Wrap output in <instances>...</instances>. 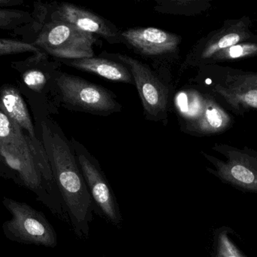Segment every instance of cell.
I'll use <instances>...</instances> for the list:
<instances>
[{
    "label": "cell",
    "mask_w": 257,
    "mask_h": 257,
    "mask_svg": "<svg viewBox=\"0 0 257 257\" xmlns=\"http://www.w3.org/2000/svg\"><path fill=\"white\" fill-rule=\"evenodd\" d=\"M36 127L61 196L72 230L79 238H88L94 205L78 165L72 142L52 119L41 116Z\"/></svg>",
    "instance_id": "1"
},
{
    "label": "cell",
    "mask_w": 257,
    "mask_h": 257,
    "mask_svg": "<svg viewBox=\"0 0 257 257\" xmlns=\"http://www.w3.org/2000/svg\"><path fill=\"white\" fill-rule=\"evenodd\" d=\"M54 81L56 101L67 110L96 116H109L123 110L112 92L81 77L58 70Z\"/></svg>",
    "instance_id": "2"
},
{
    "label": "cell",
    "mask_w": 257,
    "mask_h": 257,
    "mask_svg": "<svg viewBox=\"0 0 257 257\" xmlns=\"http://www.w3.org/2000/svg\"><path fill=\"white\" fill-rule=\"evenodd\" d=\"M98 36L62 21H45L36 32L32 43L48 55L60 60L89 58L95 56Z\"/></svg>",
    "instance_id": "3"
},
{
    "label": "cell",
    "mask_w": 257,
    "mask_h": 257,
    "mask_svg": "<svg viewBox=\"0 0 257 257\" xmlns=\"http://www.w3.org/2000/svg\"><path fill=\"white\" fill-rule=\"evenodd\" d=\"M101 57L120 62L130 69L142 101L145 119L166 124L172 91L165 80L148 65L126 54L103 51Z\"/></svg>",
    "instance_id": "4"
},
{
    "label": "cell",
    "mask_w": 257,
    "mask_h": 257,
    "mask_svg": "<svg viewBox=\"0 0 257 257\" xmlns=\"http://www.w3.org/2000/svg\"><path fill=\"white\" fill-rule=\"evenodd\" d=\"M2 203L12 216L3 224L7 239L51 248L57 245V232L43 213L26 202L9 198H3Z\"/></svg>",
    "instance_id": "5"
},
{
    "label": "cell",
    "mask_w": 257,
    "mask_h": 257,
    "mask_svg": "<svg viewBox=\"0 0 257 257\" xmlns=\"http://www.w3.org/2000/svg\"><path fill=\"white\" fill-rule=\"evenodd\" d=\"M70 140L94 205V214L115 227L121 228L123 217L118 202L99 161L82 143L75 138Z\"/></svg>",
    "instance_id": "6"
},
{
    "label": "cell",
    "mask_w": 257,
    "mask_h": 257,
    "mask_svg": "<svg viewBox=\"0 0 257 257\" xmlns=\"http://www.w3.org/2000/svg\"><path fill=\"white\" fill-rule=\"evenodd\" d=\"M48 21L72 24L84 31L103 38L109 44L126 45L122 31L114 24L94 12L72 3H63L56 6Z\"/></svg>",
    "instance_id": "7"
},
{
    "label": "cell",
    "mask_w": 257,
    "mask_h": 257,
    "mask_svg": "<svg viewBox=\"0 0 257 257\" xmlns=\"http://www.w3.org/2000/svg\"><path fill=\"white\" fill-rule=\"evenodd\" d=\"M126 45L142 55L163 57L175 54L179 48V35L155 27H139L122 31Z\"/></svg>",
    "instance_id": "8"
},
{
    "label": "cell",
    "mask_w": 257,
    "mask_h": 257,
    "mask_svg": "<svg viewBox=\"0 0 257 257\" xmlns=\"http://www.w3.org/2000/svg\"><path fill=\"white\" fill-rule=\"evenodd\" d=\"M48 55L44 51L35 53L24 61L13 63L12 67L21 72V84L27 92L39 95L51 93L55 97L54 76L60 61H48Z\"/></svg>",
    "instance_id": "9"
},
{
    "label": "cell",
    "mask_w": 257,
    "mask_h": 257,
    "mask_svg": "<svg viewBox=\"0 0 257 257\" xmlns=\"http://www.w3.org/2000/svg\"><path fill=\"white\" fill-rule=\"evenodd\" d=\"M0 104L9 117L35 143H42L22 93L18 86L13 84H5L2 85L0 87Z\"/></svg>",
    "instance_id": "10"
},
{
    "label": "cell",
    "mask_w": 257,
    "mask_h": 257,
    "mask_svg": "<svg viewBox=\"0 0 257 257\" xmlns=\"http://www.w3.org/2000/svg\"><path fill=\"white\" fill-rule=\"evenodd\" d=\"M60 63L78 70L95 74L105 79L134 84L130 69L123 63L105 57H89L75 60H60Z\"/></svg>",
    "instance_id": "11"
},
{
    "label": "cell",
    "mask_w": 257,
    "mask_h": 257,
    "mask_svg": "<svg viewBox=\"0 0 257 257\" xmlns=\"http://www.w3.org/2000/svg\"><path fill=\"white\" fill-rule=\"evenodd\" d=\"M0 141L47 156L43 144L35 143L30 137L9 117L0 104Z\"/></svg>",
    "instance_id": "12"
},
{
    "label": "cell",
    "mask_w": 257,
    "mask_h": 257,
    "mask_svg": "<svg viewBox=\"0 0 257 257\" xmlns=\"http://www.w3.org/2000/svg\"><path fill=\"white\" fill-rule=\"evenodd\" d=\"M232 232L227 226L214 230L211 257H246L229 238V234Z\"/></svg>",
    "instance_id": "13"
},
{
    "label": "cell",
    "mask_w": 257,
    "mask_h": 257,
    "mask_svg": "<svg viewBox=\"0 0 257 257\" xmlns=\"http://www.w3.org/2000/svg\"><path fill=\"white\" fill-rule=\"evenodd\" d=\"M34 16L27 11L0 9V30H17L34 23Z\"/></svg>",
    "instance_id": "14"
},
{
    "label": "cell",
    "mask_w": 257,
    "mask_h": 257,
    "mask_svg": "<svg viewBox=\"0 0 257 257\" xmlns=\"http://www.w3.org/2000/svg\"><path fill=\"white\" fill-rule=\"evenodd\" d=\"M174 105L178 116L184 119H192L197 116L199 111V103L196 96H191L186 91H179L174 97Z\"/></svg>",
    "instance_id": "15"
},
{
    "label": "cell",
    "mask_w": 257,
    "mask_h": 257,
    "mask_svg": "<svg viewBox=\"0 0 257 257\" xmlns=\"http://www.w3.org/2000/svg\"><path fill=\"white\" fill-rule=\"evenodd\" d=\"M42 51V49L27 41L0 39V57L25 52H33L35 54Z\"/></svg>",
    "instance_id": "16"
},
{
    "label": "cell",
    "mask_w": 257,
    "mask_h": 257,
    "mask_svg": "<svg viewBox=\"0 0 257 257\" xmlns=\"http://www.w3.org/2000/svg\"><path fill=\"white\" fill-rule=\"evenodd\" d=\"M205 119L208 125L214 128H220L223 123L221 115L218 110L211 107L207 109L205 111Z\"/></svg>",
    "instance_id": "17"
},
{
    "label": "cell",
    "mask_w": 257,
    "mask_h": 257,
    "mask_svg": "<svg viewBox=\"0 0 257 257\" xmlns=\"http://www.w3.org/2000/svg\"><path fill=\"white\" fill-rule=\"evenodd\" d=\"M239 36L236 33H231L223 36L218 42L219 48H224L237 43L239 41Z\"/></svg>",
    "instance_id": "18"
},
{
    "label": "cell",
    "mask_w": 257,
    "mask_h": 257,
    "mask_svg": "<svg viewBox=\"0 0 257 257\" xmlns=\"http://www.w3.org/2000/svg\"><path fill=\"white\" fill-rule=\"evenodd\" d=\"M245 101L249 105L257 107V90L250 91L245 95Z\"/></svg>",
    "instance_id": "19"
},
{
    "label": "cell",
    "mask_w": 257,
    "mask_h": 257,
    "mask_svg": "<svg viewBox=\"0 0 257 257\" xmlns=\"http://www.w3.org/2000/svg\"><path fill=\"white\" fill-rule=\"evenodd\" d=\"M22 4H24L23 0H0V9L21 6Z\"/></svg>",
    "instance_id": "20"
},
{
    "label": "cell",
    "mask_w": 257,
    "mask_h": 257,
    "mask_svg": "<svg viewBox=\"0 0 257 257\" xmlns=\"http://www.w3.org/2000/svg\"><path fill=\"white\" fill-rule=\"evenodd\" d=\"M243 48H241L239 45H236V46L232 47L229 51V54L232 57H238L242 55Z\"/></svg>",
    "instance_id": "21"
},
{
    "label": "cell",
    "mask_w": 257,
    "mask_h": 257,
    "mask_svg": "<svg viewBox=\"0 0 257 257\" xmlns=\"http://www.w3.org/2000/svg\"><path fill=\"white\" fill-rule=\"evenodd\" d=\"M206 83H207V84H211V80L210 79V78H208V79H206Z\"/></svg>",
    "instance_id": "22"
},
{
    "label": "cell",
    "mask_w": 257,
    "mask_h": 257,
    "mask_svg": "<svg viewBox=\"0 0 257 257\" xmlns=\"http://www.w3.org/2000/svg\"><path fill=\"white\" fill-rule=\"evenodd\" d=\"M102 257H106V256H102Z\"/></svg>",
    "instance_id": "23"
}]
</instances>
